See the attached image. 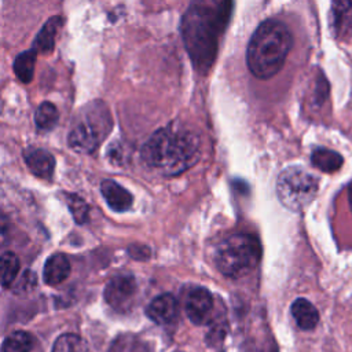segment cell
I'll return each mask as SVG.
<instances>
[{
    "label": "cell",
    "mask_w": 352,
    "mask_h": 352,
    "mask_svg": "<svg viewBox=\"0 0 352 352\" xmlns=\"http://www.w3.org/2000/svg\"><path fill=\"white\" fill-rule=\"evenodd\" d=\"M232 0H191L182 19V36L192 66L206 74L231 15Z\"/></svg>",
    "instance_id": "obj_1"
},
{
    "label": "cell",
    "mask_w": 352,
    "mask_h": 352,
    "mask_svg": "<svg viewBox=\"0 0 352 352\" xmlns=\"http://www.w3.org/2000/svg\"><path fill=\"white\" fill-rule=\"evenodd\" d=\"M142 160L165 175H177L192 166L199 157V139L187 129L166 126L154 132L142 147Z\"/></svg>",
    "instance_id": "obj_2"
},
{
    "label": "cell",
    "mask_w": 352,
    "mask_h": 352,
    "mask_svg": "<svg viewBox=\"0 0 352 352\" xmlns=\"http://www.w3.org/2000/svg\"><path fill=\"white\" fill-rule=\"evenodd\" d=\"M292 45L287 26L276 19L264 21L253 33L248 51L246 63L249 70L258 78L272 77L282 67Z\"/></svg>",
    "instance_id": "obj_3"
},
{
    "label": "cell",
    "mask_w": 352,
    "mask_h": 352,
    "mask_svg": "<svg viewBox=\"0 0 352 352\" xmlns=\"http://www.w3.org/2000/svg\"><path fill=\"white\" fill-rule=\"evenodd\" d=\"M260 254V243L254 235L234 234L217 245L214 264L223 275L241 278L257 267Z\"/></svg>",
    "instance_id": "obj_4"
},
{
    "label": "cell",
    "mask_w": 352,
    "mask_h": 352,
    "mask_svg": "<svg viewBox=\"0 0 352 352\" xmlns=\"http://www.w3.org/2000/svg\"><path fill=\"white\" fill-rule=\"evenodd\" d=\"M316 192L318 179L301 166H289L278 176V199L289 210H302L311 204Z\"/></svg>",
    "instance_id": "obj_5"
},
{
    "label": "cell",
    "mask_w": 352,
    "mask_h": 352,
    "mask_svg": "<svg viewBox=\"0 0 352 352\" xmlns=\"http://www.w3.org/2000/svg\"><path fill=\"white\" fill-rule=\"evenodd\" d=\"M110 116L106 109H95L94 116H87L69 133V146L78 153H92L110 129Z\"/></svg>",
    "instance_id": "obj_6"
},
{
    "label": "cell",
    "mask_w": 352,
    "mask_h": 352,
    "mask_svg": "<svg viewBox=\"0 0 352 352\" xmlns=\"http://www.w3.org/2000/svg\"><path fill=\"white\" fill-rule=\"evenodd\" d=\"M138 292L135 278L131 275H118L110 279L104 289L106 302L117 311H125L132 304Z\"/></svg>",
    "instance_id": "obj_7"
},
{
    "label": "cell",
    "mask_w": 352,
    "mask_h": 352,
    "mask_svg": "<svg viewBox=\"0 0 352 352\" xmlns=\"http://www.w3.org/2000/svg\"><path fill=\"white\" fill-rule=\"evenodd\" d=\"M213 308V297L204 287H194L186 298V314L194 324H202Z\"/></svg>",
    "instance_id": "obj_8"
},
{
    "label": "cell",
    "mask_w": 352,
    "mask_h": 352,
    "mask_svg": "<svg viewBox=\"0 0 352 352\" xmlns=\"http://www.w3.org/2000/svg\"><path fill=\"white\" fill-rule=\"evenodd\" d=\"M177 312L179 305L172 294H161L155 297L146 308L147 316L158 324H166L173 322L177 316Z\"/></svg>",
    "instance_id": "obj_9"
},
{
    "label": "cell",
    "mask_w": 352,
    "mask_h": 352,
    "mask_svg": "<svg viewBox=\"0 0 352 352\" xmlns=\"http://www.w3.org/2000/svg\"><path fill=\"white\" fill-rule=\"evenodd\" d=\"M100 191L107 205L114 212H125L132 206V194L114 180H103L100 184Z\"/></svg>",
    "instance_id": "obj_10"
},
{
    "label": "cell",
    "mask_w": 352,
    "mask_h": 352,
    "mask_svg": "<svg viewBox=\"0 0 352 352\" xmlns=\"http://www.w3.org/2000/svg\"><path fill=\"white\" fill-rule=\"evenodd\" d=\"M331 25L338 37L352 34V0H333Z\"/></svg>",
    "instance_id": "obj_11"
},
{
    "label": "cell",
    "mask_w": 352,
    "mask_h": 352,
    "mask_svg": "<svg viewBox=\"0 0 352 352\" xmlns=\"http://www.w3.org/2000/svg\"><path fill=\"white\" fill-rule=\"evenodd\" d=\"M25 161L30 172L41 179H50L54 173L55 158L43 148H32L25 153Z\"/></svg>",
    "instance_id": "obj_12"
},
{
    "label": "cell",
    "mask_w": 352,
    "mask_h": 352,
    "mask_svg": "<svg viewBox=\"0 0 352 352\" xmlns=\"http://www.w3.org/2000/svg\"><path fill=\"white\" fill-rule=\"evenodd\" d=\"M70 274L69 258L62 253H55L50 256L44 264L43 278L47 285L55 286L62 283Z\"/></svg>",
    "instance_id": "obj_13"
},
{
    "label": "cell",
    "mask_w": 352,
    "mask_h": 352,
    "mask_svg": "<svg viewBox=\"0 0 352 352\" xmlns=\"http://www.w3.org/2000/svg\"><path fill=\"white\" fill-rule=\"evenodd\" d=\"M62 25L63 19L60 16H51L37 33L33 41V50H36V52H41L45 55L51 54L55 48L56 33L59 32Z\"/></svg>",
    "instance_id": "obj_14"
},
{
    "label": "cell",
    "mask_w": 352,
    "mask_h": 352,
    "mask_svg": "<svg viewBox=\"0 0 352 352\" xmlns=\"http://www.w3.org/2000/svg\"><path fill=\"white\" fill-rule=\"evenodd\" d=\"M290 311L296 323L302 330H312L319 322L318 309L307 298H297L292 304Z\"/></svg>",
    "instance_id": "obj_15"
},
{
    "label": "cell",
    "mask_w": 352,
    "mask_h": 352,
    "mask_svg": "<svg viewBox=\"0 0 352 352\" xmlns=\"http://www.w3.org/2000/svg\"><path fill=\"white\" fill-rule=\"evenodd\" d=\"M311 161L315 168L327 173L338 170L342 165V157L337 151L323 147H318L312 151Z\"/></svg>",
    "instance_id": "obj_16"
},
{
    "label": "cell",
    "mask_w": 352,
    "mask_h": 352,
    "mask_svg": "<svg viewBox=\"0 0 352 352\" xmlns=\"http://www.w3.org/2000/svg\"><path fill=\"white\" fill-rule=\"evenodd\" d=\"M37 52L36 50H28L21 52L14 60V73L22 82H30L34 74Z\"/></svg>",
    "instance_id": "obj_17"
},
{
    "label": "cell",
    "mask_w": 352,
    "mask_h": 352,
    "mask_svg": "<svg viewBox=\"0 0 352 352\" xmlns=\"http://www.w3.org/2000/svg\"><path fill=\"white\" fill-rule=\"evenodd\" d=\"M19 268L21 264L16 254H14L12 252L3 253L0 256V285L4 287L10 286L15 280Z\"/></svg>",
    "instance_id": "obj_18"
},
{
    "label": "cell",
    "mask_w": 352,
    "mask_h": 352,
    "mask_svg": "<svg viewBox=\"0 0 352 352\" xmlns=\"http://www.w3.org/2000/svg\"><path fill=\"white\" fill-rule=\"evenodd\" d=\"M59 118V113L58 109L55 107V104H52L51 102H43L34 114V121L38 129L43 131H50L52 129Z\"/></svg>",
    "instance_id": "obj_19"
},
{
    "label": "cell",
    "mask_w": 352,
    "mask_h": 352,
    "mask_svg": "<svg viewBox=\"0 0 352 352\" xmlns=\"http://www.w3.org/2000/svg\"><path fill=\"white\" fill-rule=\"evenodd\" d=\"M33 340L26 331H14L3 342V352H30Z\"/></svg>",
    "instance_id": "obj_20"
},
{
    "label": "cell",
    "mask_w": 352,
    "mask_h": 352,
    "mask_svg": "<svg viewBox=\"0 0 352 352\" xmlns=\"http://www.w3.org/2000/svg\"><path fill=\"white\" fill-rule=\"evenodd\" d=\"M52 352H88L87 342L77 334H62L54 344Z\"/></svg>",
    "instance_id": "obj_21"
},
{
    "label": "cell",
    "mask_w": 352,
    "mask_h": 352,
    "mask_svg": "<svg viewBox=\"0 0 352 352\" xmlns=\"http://www.w3.org/2000/svg\"><path fill=\"white\" fill-rule=\"evenodd\" d=\"M66 202H67V206L73 214V219L77 221V223H85L87 219H88V205L87 202L76 195V194H67L66 195Z\"/></svg>",
    "instance_id": "obj_22"
},
{
    "label": "cell",
    "mask_w": 352,
    "mask_h": 352,
    "mask_svg": "<svg viewBox=\"0 0 352 352\" xmlns=\"http://www.w3.org/2000/svg\"><path fill=\"white\" fill-rule=\"evenodd\" d=\"M131 250H136V253H131V256H133L136 260H142L150 254L146 246H139V249H136L135 246H131Z\"/></svg>",
    "instance_id": "obj_23"
},
{
    "label": "cell",
    "mask_w": 352,
    "mask_h": 352,
    "mask_svg": "<svg viewBox=\"0 0 352 352\" xmlns=\"http://www.w3.org/2000/svg\"><path fill=\"white\" fill-rule=\"evenodd\" d=\"M132 352H153V349L147 344H138L133 346Z\"/></svg>",
    "instance_id": "obj_24"
},
{
    "label": "cell",
    "mask_w": 352,
    "mask_h": 352,
    "mask_svg": "<svg viewBox=\"0 0 352 352\" xmlns=\"http://www.w3.org/2000/svg\"><path fill=\"white\" fill-rule=\"evenodd\" d=\"M348 199H349V206H351V210H352V183L348 187Z\"/></svg>",
    "instance_id": "obj_25"
},
{
    "label": "cell",
    "mask_w": 352,
    "mask_h": 352,
    "mask_svg": "<svg viewBox=\"0 0 352 352\" xmlns=\"http://www.w3.org/2000/svg\"><path fill=\"white\" fill-rule=\"evenodd\" d=\"M4 227L0 224V243H3L4 242Z\"/></svg>",
    "instance_id": "obj_26"
}]
</instances>
